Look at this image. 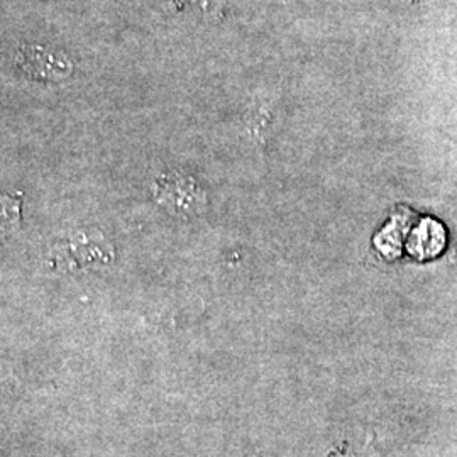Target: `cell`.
Here are the masks:
<instances>
[{
    "label": "cell",
    "instance_id": "cell-2",
    "mask_svg": "<svg viewBox=\"0 0 457 457\" xmlns=\"http://www.w3.org/2000/svg\"><path fill=\"white\" fill-rule=\"evenodd\" d=\"M442 232L441 228L437 230H430L428 224H424L417 230H413V241L409 245L410 253L419 258L437 254L444 247V234Z\"/></svg>",
    "mask_w": 457,
    "mask_h": 457
},
{
    "label": "cell",
    "instance_id": "cell-1",
    "mask_svg": "<svg viewBox=\"0 0 457 457\" xmlns=\"http://www.w3.org/2000/svg\"><path fill=\"white\" fill-rule=\"evenodd\" d=\"M158 198L171 207H194L195 200L198 202V187L187 177H177L171 180L163 179L158 183Z\"/></svg>",
    "mask_w": 457,
    "mask_h": 457
}]
</instances>
